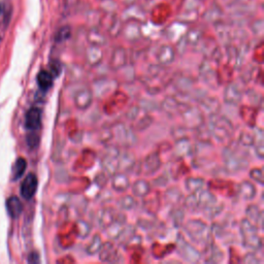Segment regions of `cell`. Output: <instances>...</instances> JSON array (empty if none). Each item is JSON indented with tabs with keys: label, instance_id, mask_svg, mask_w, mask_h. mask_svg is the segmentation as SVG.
Returning <instances> with one entry per match:
<instances>
[{
	"label": "cell",
	"instance_id": "obj_1",
	"mask_svg": "<svg viewBox=\"0 0 264 264\" xmlns=\"http://www.w3.org/2000/svg\"><path fill=\"white\" fill-rule=\"evenodd\" d=\"M223 159L225 166L224 169L228 174H235L241 171H244L249 164L247 159V153L242 149L236 146L231 145L229 142V146H227L223 150Z\"/></svg>",
	"mask_w": 264,
	"mask_h": 264
},
{
	"label": "cell",
	"instance_id": "obj_2",
	"mask_svg": "<svg viewBox=\"0 0 264 264\" xmlns=\"http://www.w3.org/2000/svg\"><path fill=\"white\" fill-rule=\"evenodd\" d=\"M209 118L210 122L208 127L210 129L212 137H214L220 143H229L234 131V127L230 120L218 114L213 115Z\"/></svg>",
	"mask_w": 264,
	"mask_h": 264
},
{
	"label": "cell",
	"instance_id": "obj_3",
	"mask_svg": "<svg viewBox=\"0 0 264 264\" xmlns=\"http://www.w3.org/2000/svg\"><path fill=\"white\" fill-rule=\"evenodd\" d=\"M184 230L192 242L197 245L208 246L211 242L212 229L200 220H190L184 225Z\"/></svg>",
	"mask_w": 264,
	"mask_h": 264
},
{
	"label": "cell",
	"instance_id": "obj_4",
	"mask_svg": "<svg viewBox=\"0 0 264 264\" xmlns=\"http://www.w3.org/2000/svg\"><path fill=\"white\" fill-rule=\"evenodd\" d=\"M239 229H241V234L243 238L244 246L251 251H258L262 247L261 237L258 234V228L249 221L247 218L243 219L239 224Z\"/></svg>",
	"mask_w": 264,
	"mask_h": 264
},
{
	"label": "cell",
	"instance_id": "obj_5",
	"mask_svg": "<svg viewBox=\"0 0 264 264\" xmlns=\"http://www.w3.org/2000/svg\"><path fill=\"white\" fill-rule=\"evenodd\" d=\"M119 153L120 149L115 145H111L106 148L103 157L101 158V167L105 175L113 176L119 172Z\"/></svg>",
	"mask_w": 264,
	"mask_h": 264
},
{
	"label": "cell",
	"instance_id": "obj_6",
	"mask_svg": "<svg viewBox=\"0 0 264 264\" xmlns=\"http://www.w3.org/2000/svg\"><path fill=\"white\" fill-rule=\"evenodd\" d=\"M113 131V139L116 138L119 142V145H121L124 148H129L134 146L137 142V137L134 133L133 130L127 128L124 124L118 123L111 127Z\"/></svg>",
	"mask_w": 264,
	"mask_h": 264
},
{
	"label": "cell",
	"instance_id": "obj_7",
	"mask_svg": "<svg viewBox=\"0 0 264 264\" xmlns=\"http://www.w3.org/2000/svg\"><path fill=\"white\" fill-rule=\"evenodd\" d=\"M184 125L189 129H196L202 124H205V115L199 110V107L187 106L181 113Z\"/></svg>",
	"mask_w": 264,
	"mask_h": 264
},
{
	"label": "cell",
	"instance_id": "obj_8",
	"mask_svg": "<svg viewBox=\"0 0 264 264\" xmlns=\"http://www.w3.org/2000/svg\"><path fill=\"white\" fill-rule=\"evenodd\" d=\"M176 250L181 257L187 262L196 263L200 259V253L198 250H196L193 246H191L181 235H177L176 238Z\"/></svg>",
	"mask_w": 264,
	"mask_h": 264
},
{
	"label": "cell",
	"instance_id": "obj_9",
	"mask_svg": "<svg viewBox=\"0 0 264 264\" xmlns=\"http://www.w3.org/2000/svg\"><path fill=\"white\" fill-rule=\"evenodd\" d=\"M117 81L110 80L107 78H100L94 81L92 85V93L93 96L97 97L99 99L105 97L106 95L111 94L113 91L117 88Z\"/></svg>",
	"mask_w": 264,
	"mask_h": 264
},
{
	"label": "cell",
	"instance_id": "obj_10",
	"mask_svg": "<svg viewBox=\"0 0 264 264\" xmlns=\"http://www.w3.org/2000/svg\"><path fill=\"white\" fill-rule=\"evenodd\" d=\"M187 106L189 105L182 103L177 99L176 96L170 95V96H166V97L163 99V101L160 104V109L167 116L173 118L177 114H181Z\"/></svg>",
	"mask_w": 264,
	"mask_h": 264
},
{
	"label": "cell",
	"instance_id": "obj_11",
	"mask_svg": "<svg viewBox=\"0 0 264 264\" xmlns=\"http://www.w3.org/2000/svg\"><path fill=\"white\" fill-rule=\"evenodd\" d=\"M161 166V159L158 153H152L148 157L140 162L136 175H153L157 172Z\"/></svg>",
	"mask_w": 264,
	"mask_h": 264
},
{
	"label": "cell",
	"instance_id": "obj_12",
	"mask_svg": "<svg viewBox=\"0 0 264 264\" xmlns=\"http://www.w3.org/2000/svg\"><path fill=\"white\" fill-rule=\"evenodd\" d=\"M243 95H244L243 88L238 83L235 82L229 83L224 91V101L227 104L236 105L242 101Z\"/></svg>",
	"mask_w": 264,
	"mask_h": 264
},
{
	"label": "cell",
	"instance_id": "obj_13",
	"mask_svg": "<svg viewBox=\"0 0 264 264\" xmlns=\"http://www.w3.org/2000/svg\"><path fill=\"white\" fill-rule=\"evenodd\" d=\"M93 101V93L89 88H83L76 92L74 96V103L78 110L85 111L89 109Z\"/></svg>",
	"mask_w": 264,
	"mask_h": 264
},
{
	"label": "cell",
	"instance_id": "obj_14",
	"mask_svg": "<svg viewBox=\"0 0 264 264\" xmlns=\"http://www.w3.org/2000/svg\"><path fill=\"white\" fill-rule=\"evenodd\" d=\"M39 186L38 177L34 174H29L25 179H24L22 186H21V194L23 198L25 199H31L34 194L37 193Z\"/></svg>",
	"mask_w": 264,
	"mask_h": 264
},
{
	"label": "cell",
	"instance_id": "obj_15",
	"mask_svg": "<svg viewBox=\"0 0 264 264\" xmlns=\"http://www.w3.org/2000/svg\"><path fill=\"white\" fill-rule=\"evenodd\" d=\"M198 103L199 110L202 112L203 115L208 117L218 114L221 107L220 101L216 97H207V96H205V97L198 101Z\"/></svg>",
	"mask_w": 264,
	"mask_h": 264
},
{
	"label": "cell",
	"instance_id": "obj_16",
	"mask_svg": "<svg viewBox=\"0 0 264 264\" xmlns=\"http://www.w3.org/2000/svg\"><path fill=\"white\" fill-rule=\"evenodd\" d=\"M200 78L205 81L207 85H209L211 88H216L219 85V80L217 71L214 70L209 62L202 63L199 69Z\"/></svg>",
	"mask_w": 264,
	"mask_h": 264
},
{
	"label": "cell",
	"instance_id": "obj_17",
	"mask_svg": "<svg viewBox=\"0 0 264 264\" xmlns=\"http://www.w3.org/2000/svg\"><path fill=\"white\" fill-rule=\"evenodd\" d=\"M118 160H119V172L125 174L133 170V167L136 163L134 155L127 150L124 151L120 150Z\"/></svg>",
	"mask_w": 264,
	"mask_h": 264
},
{
	"label": "cell",
	"instance_id": "obj_18",
	"mask_svg": "<svg viewBox=\"0 0 264 264\" xmlns=\"http://www.w3.org/2000/svg\"><path fill=\"white\" fill-rule=\"evenodd\" d=\"M196 194L198 199V210L206 211L218 203L217 198H216V196L209 190L200 189L196 191Z\"/></svg>",
	"mask_w": 264,
	"mask_h": 264
},
{
	"label": "cell",
	"instance_id": "obj_19",
	"mask_svg": "<svg viewBox=\"0 0 264 264\" xmlns=\"http://www.w3.org/2000/svg\"><path fill=\"white\" fill-rule=\"evenodd\" d=\"M194 85H195V81L185 76H179L177 77L175 82H174V86L176 89V91L181 94H189L194 91Z\"/></svg>",
	"mask_w": 264,
	"mask_h": 264
},
{
	"label": "cell",
	"instance_id": "obj_20",
	"mask_svg": "<svg viewBox=\"0 0 264 264\" xmlns=\"http://www.w3.org/2000/svg\"><path fill=\"white\" fill-rule=\"evenodd\" d=\"M99 259L103 262H117L118 257L120 256L117 249L115 248V246L113 245V243L111 242H107V243H103L99 252Z\"/></svg>",
	"mask_w": 264,
	"mask_h": 264
},
{
	"label": "cell",
	"instance_id": "obj_21",
	"mask_svg": "<svg viewBox=\"0 0 264 264\" xmlns=\"http://www.w3.org/2000/svg\"><path fill=\"white\" fill-rule=\"evenodd\" d=\"M25 125L26 128L35 131L41 128L42 125V112L38 107H32L26 115L25 119Z\"/></svg>",
	"mask_w": 264,
	"mask_h": 264
},
{
	"label": "cell",
	"instance_id": "obj_22",
	"mask_svg": "<svg viewBox=\"0 0 264 264\" xmlns=\"http://www.w3.org/2000/svg\"><path fill=\"white\" fill-rule=\"evenodd\" d=\"M116 212L113 209H102L98 212L97 217H96V220H97L98 226L102 229H105V228L112 224L115 219H116Z\"/></svg>",
	"mask_w": 264,
	"mask_h": 264
},
{
	"label": "cell",
	"instance_id": "obj_23",
	"mask_svg": "<svg viewBox=\"0 0 264 264\" xmlns=\"http://www.w3.org/2000/svg\"><path fill=\"white\" fill-rule=\"evenodd\" d=\"M193 147H192L189 138H183L176 140V145L174 147V156L177 158L184 157V156L190 155L193 152Z\"/></svg>",
	"mask_w": 264,
	"mask_h": 264
},
{
	"label": "cell",
	"instance_id": "obj_24",
	"mask_svg": "<svg viewBox=\"0 0 264 264\" xmlns=\"http://www.w3.org/2000/svg\"><path fill=\"white\" fill-rule=\"evenodd\" d=\"M112 187L118 192H124L130 187L129 177L125 173L118 172L113 176Z\"/></svg>",
	"mask_w": 264,
	"mask_h": 264
},
{
	"label": "cell",
	"instance_id": "obj_25",
	"mask_svg": "<svg viewBox=\"0 0 264 264\" xmlns=\"http://www.w3.org/2000/svg\"><path fill=\"white\" fill-rule=\"evenodd\" d=\"M246 215L247 219L253 223L257 228L259 227L260 229H262L263 227V213L260 211V209L255 206L251 205L247 208L246 210Z\"/></svg>",
	"mask_w": 264,
	"mask_h": 264
},
{
	"label": "cell",
	"instance_id": "obj_26",
	"mask_svg": "<svg viewBox=\"0 0 264 264\" xmlns=\"http://www.w3.org/2000/svg\"><path fill=\"white\" fill-rule=\"evenodd\" d=\"M238 194L245 200H252L255 198L257 194V190L253 185V183H251L249 181H244L239 184Z\"/></svg>",
	"mask_w": 264,
	"mask_h": 264
},
{
	"label": "cell",
	"instance_id": "obj_27",
	"mask_svg": "<svg viewBox=\"0 0 264 264\" xmlns=\"http://www.w3.org/2000/svg\"><path fill=\"white\" fill-rule=\"evenodd\" d=\"M183 197H184L183 192L176 187L170 188L169 190H166L165 193H164L165 202L167 203V205H171L174 207L178 205V203L182 201Z\"/></svg>",
	"mask_w": 264,
	"mask_h": 264
},
{
	"label": "cell",
	"instance_id": "obj_28",
	"mask_svg": "<svg viewBox=\"0 0 264 264\" xmlns=\"http://www.w3.org/2000/svg\"><path fill=\"white\" fill-rule=\"evenodd\" d=\"M6 210L11 218H18L23 211L22 202L18 197L11 196L6 201Z\"/></svg>",
	"mask_w": 264,
	"mask_h": 264
},
{
	"label": "cell",
	"instance_id": "obj_29",
	"mask_svg": "<svg viewBox=\"0 0 264 264\" xmlns=\"http://www.w3.org/2000/svg\"><path fill=\"white\" fill-rule=\"evenodd\" d=\"M207 254H208V258H207V262H212V263H218L221 262L224 258V253L222 252V250L213 243H210L207 246Z\"/></svg>",
	"mask_w": 264,
	"mask_h": 264
},
{
	"label": "cell",
	"instance_id": "obj_30",
	"mask_svg": "<svg viewBox=\"0 0 264 264\" xmlns=\"http://www.w3.org/2000/svg\"><path fill=\"white\" fill-rule=\"evenodd\" d=\"M132 192L136 197L143 198L151 192V184L145 179H138L132 185Z\"/></svg>",
	"mask_w": 264,
	"mask_h": 264
},
{
	"label": "cell",
	"instance_id": "obj_31",
	"mask_svg": "<svg viewBox=\"0 0 264 264\" xmlns=\"http://www.w3.org/2000/svg\"><path fill=\"white\" fill-rule=\"evenodd\" d=\"M53 81H54V77L52 76L50 71L42 70L38 75V84H39L40 88L44 92L49 90L53 86Z\"/></svg>",
	"mask_w": 264,
	"mask_h": 264
},
{
	"label": "cell",
	"instance_id": "obj_32",
	"mask_svg": "<svg viewBox=\"0 0 264 264\" xmlns=\"http://www.w3.org/2000/svg\"><path fill=\"white\" fill-rule=\"evenodd\" d=\"M126 225V223H123L121 221H119L117 219H115V221L110 224L105 228V231H106V235L110 239H117L121 232L123 231V228Z\"/></svg>",
	"mask_w": 264,
	"mask_h": 264
},
{
	"label": "cell",
	"instance_id": "obj_33",
	"mask_svg": "<svg viewBox=\"0 0 264 264\" xmlns=\"http://www.w3.org/2000/svg\"><path fill=\"white\" fill-rule=\"evenodd\" d=\"M254 134V145L253 147H255V152L256 155L258 156L259 158H263L264 156V146H263V140H264V133H263V130L261 128H256L253 132Z\"/></svg>",
	"mask_w": 264,
	"mask_h": 264
},
{
	"label": "cell",
	"instance_id": "obj_34",
	"mask_svg": "<svg viewBox=\"0 0 264 264\" xmlns=\"http://www.w3.org/2000/svg\"><path fill=\"white\" fill-rule=\"evenodd\" d=\"M186 189L190 192V193H193L205 186V179L202 177H188L185 182Z\"/></svg>",
	"mask_w": 264,
	"mask_h": 264
},
{
	"label": "cell",
	"instance_id": "obj_35",
	"mask_svg": "<svg viewBox=\"0 0 264 264\" xmlns=\"http://www.w3.org/2000/svg\"><path fill=\"white\" fill-rule=\"evenodd\" d=\"M170 218L174 224L175 227L178 228L181 227L184 223L185 219V211L183 208H174L171 212Z\"/></svg>",
	"mask_w": 264,
	"mask_h": 264
},
{
	"label": "cell",
	"instance_id": "obj_36",
	"mask_svg": "<svg viewBox=\"0 0 264 264\" xmlns=\"http://www.w3.org/2000/svg\"><path fill=\"white\" fill-rule=\"evenodd\" d=\"M196 130V136L197 139L201 142V143H212V134L210 132V129L207 125L202 124L201 126H199L198 128L195 129Z\"/></svg>",
	"mask_w": 264,
	"mask_h": 264
},
{
	"label": "cell",
	"instance_id": "obj_37",
	"mask_svg": "<svg viewBox=\"0 0 264 264\" xmlns=\"http://www.w3.org/2000/svg\"><path fill=\"white\" fill-rule=\"evenodd\" d=\"M134 234H135V228L131 225H125L123 228V231L117 238V241H119V243L122 245H127V243L130 241L132 236H133Z\"/></svg>",
	"mask_w": 264,
	"mask_h": 264
},
{
	"label": "cell",
	"instance_id": "obj_38",
	"mask_svg": "<svg viewBox=\"0 0 264 264\" xmlns=\"http://www.w3.org/2000/svg\"><path fill=\"white\" fill-rule=\"evenodd\" d=\"M102 239L100 237L99 234H95L92 238V241L91 243L87 246L86 248V251H87V253L90 254V255H95V254H97L101 246H102Z\"/></svg>",
	"mask_w": 264,
	"mask_h": 264
},
{
	"label": "cell",
	"instance_id": "obj_39",
	"mask_svg": "<svg viewBox=\"0 0 264 264\" xmlns=\"http://www.w3.org/2000/svg\"><path fill=\"white\" fill-rule=\"evenodd\" d=\"M118 205H119V207L121 210L129 211V210H132V209L135 208L136 199L133 196H131V195H125V196H123V197H121L119 199Z\"/></svg>",
	"mask_w": 264,
	"mask_h": 264
},
{
	"label": "cell",
	"instance_id": "obj_40",
	"mask_svg": "<svg viewBox=\"0 0 264 264\" xmlns=\"http://www.w3.org/2000/svg\"><path fill=\"white\" fill-rule=\"evenodd\" d=\"M26 167H27V162L24 158H19L14 166V170H13V178L14 181H17L19 179L23 174L25 173L26 171Z\"/></svg>",
	"mask_w": 264,
	"mask_h": 264
},
{
	"label": "cell",
	"instance_id": "obj_41",
	"mask_svg": "<svg viewBox=\"0 0 264 264\" xmlns=\"http://www.w3.org/2000/svg\"><path fill=\"white\" fill-rule=\"evenodd\" d=\"M238 143L242 147H245V148L253 147V145H254V134H253V132L243 131L241 133V135H239Z\"/></svg>",
	"mask_w": 264,
	"mask_h": 264
},
{
	"label": "cell",
	"instance_id": "obj_42",
	"mask_svg": "<svg viewBox=\"0 0 264 264\" xmlns=\"http://www.w3.org/2000/svg\"><path fill=\"white\" fill-rule=\"evenodd\" d=\"M184 208L189 210V211H197L198 210V199H197L196 192L190 193V195L184 199Z\"/></svg>",
	"mask_w": 264,
	"mask_h": 264
},
{
	"label": "cell",
	"instance_id": "obj_43",
	"mask_svg": "<svg viewBox=\"0 0 264 264\" xmlns=\"http://www.w3.org/2000/svg\"><path fill=\"white\" fill-rule=\"evenodd\" d=\"M172 135L175 140L183 139V138H189L188 135V128L183 125V126H176L172 129Z\"/></svg>",
	"mask_w": 264,
	"mask_h": 264
},
{
	"label": "cell",
	"instance_id": "obj_44",
	"mask_svg": "<svg viewBox=\"0 0 264 264\" xmlns=\"http://www.w3.org/2000/svg\"><path fill=\"white\" fill-rule=\"evenodd\" d=\"M119 70V69H118ZM122 71L121 75H119V80L122 81L124 83H131L135 80V70L134 68L129 67V68H125L124 70H120Z\"/></svg>",
	"mask_w": 264,
	"mask_h": 264
},
{
	"label": "cell",
	"instance_id": "obj_45",
	"mask_svg": "<svg viewBox=\"0 0 264 264\" xmlns=\"http://www.w3.org/2000/svg\"><path fill=\"white\" fill-rule=\"evenodd\" d=\"M138 106L143 112H152L158 109V103L151 99H140Z\"/></svg>",
	"mask_w": 264,
	"mask_h": 264
},
{
	"label": "cell",
	"instance_id": "obj_46",
	"mask_svg": "<svg viewBox=\"0 0 264 264\" xmlns=\"http://www.w3.org/2000/svg\"><path fill=\"white\" fill-rule=\"evenodd\" d=\"M71 37V28L69 26H63L60 28L56 34V42L62 43Z\"/></svg>",
	"mask_w": 264,
	"mask_h": 264
},
{
	"label": "cell",
	"instance_id": "obj_47",
	"mask_svg": "<svg viewBox=\"0 0 264 264\" xmlns=\"http://www.w3.org/2000/svg\"><path fill=\"white\" fill-rule=\"evenodd\" d=\"M91 231V226L88 222L84 221V220H80L78 221V232H79V236L80 237H86L89 235Z\"/></svg>",
	"mask_w": 264,
	"mask_h": 264
},
{
	"label": "cell",
	"instance_id": "obj_48",
	"mask_svg": "<svg viewBox=\"0 0 264 264\" xmlns=\"http://www.w3.org/2000/svg\"><path fill=\"white\" fill-rule=\"evenodd\" d=\"M246 95H247V97L251 103H253L256 106L262 104V96L259 93H257L256 91L249 90L246 92Z\"/></svg>",
	"mask_w": 264,
	"mask_h": 264
},
{
	"label": "cell",
	"instance_id": "obj_49",
	"mask_svg": "<svg viewBox=\"0 0 264 264\" xmlns=\"http://www.w3.org/2000/svg\"><path fill=\"white\" fill-rule=\"evenodd\" d=\"M153 122V118L149 115H146L145 117H142L139 121H138V124H136L134 126V129L135 130H145L146 128H148Z\"/></svg>",
	"mask_w": 264,
	"mask_h": 264
},
{
	"label": "cell",
	"instance_id": "obj_50",
	"mask_svg": "<svg viewBox=\"0 0 264 264\" xmlns=\"http://www.w3.org/2000/svg\"><path fill=\"white\" fill-rule=\"evenodd\" d=\"M84 73H85V71L82 70L81 68H77V67L70 68V70H69L70 83H75V82L82 80V78L84 77Z\"/></svg>",
	"mask_w": 264,
	"mask_h": 264
},
{
	"label": "cell",
	"instance_id": "obj_51",
	"mask_svg": "<svg viewBox=\"0 0 264 264\" xmlns=\"http://www.w3.org/2000/svg\"><path fill=\"white\" fill-rule=\"evenodd\" d=\"M140 111H141V109H140V107L138 105L131 106L130 109L127 111V113H126V118L128 120H130V121H135V120L139 116Z\"/></svg>",
	"mask_w": 264,
	"mask_h": 264
},
{
	"label": "cell",
	"instance_id": "obj_52",
	"mask_svg": "<svg viewBox=\"0 0 264 264\" xmlns=\"http://www.w3.org/2000/svg\"><path fill=\"white\" fill-rule=\"evenodd\" d=\"M250 176L254 179L255 182L263 185L264 178H263V171L261 169H253L250 172Z\"/></svg>",
	"mask_w": 264,
	"mask_h": 264
},
{
	"label": "cell",
	"instance_id": "obj_53",
	"mask_svg": "<svg viewBox=\"0 0 264 264\" xmlns=\"http://www.w3.org/2000/svg\"><path fill=\"white\" fill-rule=\"evenodd\" d=\"M61 70H62L61 63H60L58 60H53L50 64V73L52 74V76L54 78L59 77V75L61 74Z\"/></svg>",
	"mask_w": 264,
	"mask_h": 264
},
{
	"label": "cell",
	"instance_id": "obj_54",
	"mask_svg": "<svg viewBox=\"0 0 264 264\" xmlns=\"http://www.w3.org/2000/svg\"><path fill=\"white\" fill-rule=\"evenodd\" d=\"M99 138L101 140V142H109L113 139V131H112V128L109 127V128H104L102 131H101V133L99 135Z\"/></svg>",
	"mask_w": 264,
	"mask_h": 264
},
{
	"label": "cell",
	"instance_id": "obj_55",
	"mask_svg": "<svg viewBox=\"0 0 264 264\" xmlns=\"http://www.w3.org/2000/svg\"><path fill=\"white\" fill-rule=\"evenodd\" d=\"M167 183H169V176H167V175H162L160 176H158L157 178H155L154 181L152 182V185L154 187H164L167 185Z\"/></svg>",
	"mask_w": 264,
	"mask_h": 264
},
{
	"label": "cell",
	"instance_id": "obj_56",
	"mask_svg": "<svg viewBox=\"0 0 264 264\" xmlns=\"http://www.w3.org/2000/svg\"><path fill=\"white\" fill-rule=\"evenodd\" d=\"M173 60H174V55L170 51L166 52V53H163L159 56V62L162 65H169L170 63L173 62Z\"/></svg>",
	"mask_w": 264,
	"mask_h": 264
},
{
	"label": "cell",
	"instance_id": "obj_57",
	"mask_svg": "<svg viewBox=\"0 0 264 264\" xmlns=\"http://www.w3.org/2000/svg\"><path fill=\"white\" fill-rule=\"evenodd\" d=\"M27 142L31 148L38 147L39 143H40V136L35 133H31L27 136Z\"/></svg>",
	"mask_w": 264,
	"mask_h": 264
},
{
	"label": "cell",
	"instance_id": "obj_58",
	"mask_svg": "<svg viewBox=\"0 0 264 264\" xmlns=\"http://www.w3.org/2000/svg\"><path fill=\"white\" fill-rule=\"evenodd\" d=\"M247 264H259L260 260L258 259L257 256H255L254 253H248L243 260Z\"/></svg>",
	"mask_w": 264,
	"mask_h": 264
},
{
	"label": "cell",
	"instance_id": "obj_59",
	"mask_svg": "<svg viewBox=\"0 0 264 264\" xmlns=\"http://www.w3.org/2000/svg\"><path fill=\"white\" fill-rule=\"evenodd\" d=\"M28 261L30 263H38V262H40V256H39V254L37 253V252H32V253L29 255Z\"/></svg>",
	"mask_w": 264,
	"mask_h": 264
}]
</instances>
